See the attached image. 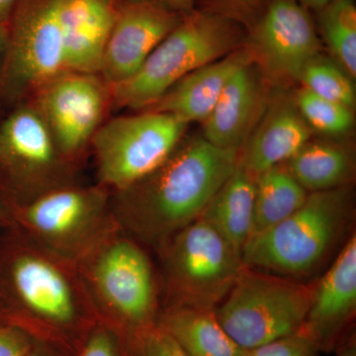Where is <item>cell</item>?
<instances>
[{
	"label": "cell",
	"mask_w": 356,
	"mask_h": 356,
	"mask_svg": "<svg viewBox=\"0 0 356 356\" xmlns=\"http://www.w3.org/2000/svg\"><path fill=\"white\" fill-rule=\"evenodd\" d=\"M300 113L314 133L322 137L344 139L355 127V110L299 88L293 92Z\"/></svg>",
	"instance_id": "26"
},
{
	"label": "cell",
	"mask_w": 356,
	"mask_h": 356,
	"mask_svg": "<svg viewBox=\"0 0 356 356\" xmlns=\"http://www.w3.org/2000/svg\"><path fill=\"white\" fill-rule=\"evenodd\" d=\"M126 356H188L158 325L145 327L124 339Z\"/></svg>",
	"instance_id": "27"
},
{
	"label": "cell",
	"mask_w": 356,
	"mask_h": 356,
	"mask_svg": "<svg viewBox=\"0 0 356 356\" xmlns=\"http://www.w3.org/2000/svg\"><path fill=\"white\" fill-rule=\"evenodd\" d=\"M334 356H356L355 334H351L341 346L334 351Z\"/></svg>",
	"instance_id": "35"
},
{
	"label": "cell",
	"mask_w": 356,
	"mask_h": 356,
	"mask_svg": "<svg viewBox=\"0 0 356 356\" xmlns=\"http://www.w3.org/2000/svg\"><path fill=\"white\" fill-rule=\"evenodd\" d=\"M26 356H70L56 346L35 339L31 350Z\"/></svg>",
	"instance_id": "33"
},
{
	"label": "cell",
	"mask_w": 356,
	"mask_h": 356,
	"mask_svg": "<svg viewBox=\"0 0 356 356\" xmlns=\"http://www.w3.org/2000/svg\"><path fill=\"white\" fill-rule=\"evenodd\" d=\"M317 29L332 58L356 79V6L355 0H331L316 13Z\"/></svg>",
	"instance_id": "24"
},
{
	"label": "cell",
	"mask_w": 356,
	"mask_h": 356,
	"mask_svg": "<svg viewBox=\"0 0 356 356\" xmlns=\"http://www.w3.org/2000/svg\"><path fill=\"white\" fill-rule=\"evenodd\" d=\"M353 216L351 185L312 192L284 221L248 241L243 266L294 280L311 275L343 242Z\"/></svg>",
	"instance_id": "3"
},
{
	"label": "cell",
	"mask_w": 356,
	"mask_h": 356,
	"mask_svg": "<svg viewBox=\"0 0 356 356\" xmlns=\"http://www.w3.org/2000/svg\"><path fill=\"white\" fill-rule=\"evenodd\" d=\"M7 25L0 24V76H1L2 65H3L4 55H6L7 46Z\"/></svg>",
	"instance_id": "37"
},
{
	"label": "cell",
	"mask_w": 356,
	"mask_h": 356,
	"mask_svg": "<svg viewBox=\"0 0 356 356\" xmlns=\"http://www.w3.org/2000/svg\"><path fill=\"white\" fill-rule=\"evenodd\" d=\"M355 79L332 58L318 54L302 70L299 83L314 95L355 110L356 104Z\"/></svg>",
	"instance_id": "25"
},
{
	"label": "cell",
	"mask_w": 356,
	"mask_h": 356,
	"mask_svg": "<svg viewBox=\"0 0 356 356\" xmlns=\"http://www.w3.org/2000/svg\"><path fill=\"white\" fill-rule=\"evenodd\" d=\"M257 178L238 165L199 217L241 254L252 233Z\"/></svg>",
	"instance_id": "22"
},
{
	"label": "cell",
	"mask_w": 356,
	"mask_h": 356,
	"mask_svg": "<svg viewBox=\"0 0 356 356\" xmlns=\"http://www.w3.org/2000/svg\"><path fill=\"white\" fill-rule=\"evenodd\" d=\"M312 11L297 0H269L245 44L273 88L299 83L302 70L322 50Z\"/></svg>",
	"instance_id": "12"
},
{
	"label": "cell",
	"mask_w": 356,
	"mask_h": 356,
	"mask_svg": "<svg viewBox=\"0 0 356 356\" xmlns=\"http://www.w3.org/2000/svg\"><path fill=\"white\" fill-rule=\"evenodd\" d=\"M188 126L175 115L152 110L102 124L90 143L97 184L116 192L147 177L177 149Z\"/></svg>",
	"instance_id": "9"
},
{
	"label": "cell",
	"mask_w": 356,
	"mask_h": 356,
	"mask_svg": "<svg viewBox=\"0 0 356 356\" xmlns=\"http://www.w3.org/2000/svg\"><path fill=\"white\" fill-rule=\"evenodd\" d=\"M156 252L165 292L161 308L214 310L245 268L242 254L200 218L168 238Z\"/></svg>",
	"instance_id": "7"
},
{
	"label": "cell",
	"mask_w": 356,
	"mask_h": 356,
	"mask_svg": "<svg viewBox=\"0 0 356 356\" xmlns=\"http://www.w3.org/2000/svg\"><path fill=\"white\" fill-rule=\"evenodd\" d=\"M240 152L210 144L202 135L184 139L153 172L111 192L122 232L156 250L197 220L238 165Z\"/></svg>",
	"instance_id": "2"
},
{
	"label": "cell",
	"mask_w": 356,
	"mask_h": 356,
	"mask_svg": "<svg viewBox=\"0 0 356 356\" xmlns=\"http://www.w3.org/2000/svg\"><path fill=\"white\" fill-rule=\"evenodd\" d=\"M100 324L127 339L156 324L159 278L145 245L117 229L76 266Z\"/></svg>",
	"instance_id": "4"
},
{
	"label": "cell",
	"mask_w": 356,
	"mask_h": 356,
	"mask_svg": "<svg viewBox=\"0 0 356 356\" xmlns=\"http://www.w3.org/2000/svg\"><path fill=\"white\" fill-rule=\"evenodd\" d=\"M283 168L308 193L348 186L355 173V156L344 139L312 137Z\"/></svg>",
	"instance_id": "20"
},
{
	"label": "cell",
	"mask_w": 356,
	"mask_h": 356,
	"mask_svg": "<svg viewBox=\"0 0 356 356\" xmlns=\"http://www.w3.org/2000/svg\"><path fill=\"white\" fill-rule=\"evenodd\" d=\"M18 0H0V24L7 25Z\"/></svg>",
	"instance_id": "36"
},
{
	"label": "cell",
	"mask_w": 356,
	"mask_h": 356,
	"mask_svg": "<svg viewBox=\"0 0 356 356\" xmlns=\"http://www.w3.org/2000/svg\"><path fill=\"white\" fill-rule=\"evenodd\" d=\"M182 17L163 0H119L100 70L105 83L132 76Z\"/></svg>",
	"instance_id": "14"
},
{
	"label": "cell",
	"mask_w": 356,
	"mask_h": 356,
	"mask_svg": "<svg viewBox=\"0 0 356 356\" xmlns=\"http://www.w3.org/2000/svg\"><path fill=\"white\" fill-rule=\"evenodd\" d=\"M308 194L281 165L259 175L257 178L250 238L284 221L303 205Z\"/></svg>",
	"instance_id": "23"
},
{
	"label": "cell",
	"mask_w": 356,
	"mask_h": 356,
	"mask_svg": "<svg viewBox=\"0 0 356 356\" xmlns=\"http://www.w3.org/2000/svg\"><path fill=\"white\" fill-rule=\"evenodd\" d=\"M250 62L254 60L243 43L225 57L187 74L158 102L145 110L172 114L188 124L204 123L232 76Z\"/></svg>",
	"instance_id": "19"
},
{
	"label": "cell",
	"mask_w": 356,
	"mask_h": 356,
	"mask_svg": "<svg viewBox=\"0 0 356 356\" xmlns=\"http://www.w3.org/2000/svg\"><path fill=\"white\" fill-rule=\"evenodd\" d=\"M33 98L63 158L77 170L111 105L110 86L100 74L67 72Z\"/></svg>",
	"instance_id": "13"
},
{
	"label": "cell",
	"mask_w": 356,
	"mask_h": 356,
	"mask_svg": "<svg viewBox=\"0 0 356 356\" xmlns=\"http://www.w3.org/2000/svg\"><path fill=\"white\" fill-rule=\"evenodd\" d=\"M34 341L24 330L0 323V356H26Z\"/></svg>",
	"instance_id": "31"
},
{
	"label": "cell",
	"mask_w": 356,
	"mask_h": 356,
	"mask_svg": "<svg viewBox=\"0 0 356 356\" xmlns=\"http://www.w3.org/2000/svg\"><path fill=\"white\" fill-rule=\"evenodd\" d=\"M269 0H196L199 10L234 21L250 29L268 4Z\"/></svg>",
	"instance_id": "28"
},
{
	"label": "cell",
	"mask_w": 356,
	"mask_h": 356,
	"mask_svg": "<svg viewBox=\"0 0 356 356\" xmlns=\"http://www.w3.org/2000/svg\"><path fill=\"white\" fill-rule=\"evenodd\" d=\"M76 356H124V341L113 330L98 324Z\"/></svg>",
	"instance_id": "30"
},
{
	"label": "cell",
	"mask_w": 356,
	"mask_h": 356,
	"mask_svg": "<svg viewBox=\"0 0 356 356\" xmlns=\"http://www.w3.org/2000/svg\"><path fill=\"white\" fill-rule=\"evenodd\" d=\"M156 325L165 330L188 356H245L225 332L214 310L187 306H165Z\"/></svg>",
	"instance_id": "21"
},
{
	"label": "cell",
	"mask_w": 356,
	"mask_h": 356,
	"mask_svg": "<svg viewBox=\"0 0 356 356\" xmlns=\"http://www.w3.org/2000/svg\"><path fill=\"white\" fill-rule=\"evenodd\" d=\"M315 285L245 266L215 316L236 343L252 350L303 327Z\"/></svg>",
	"instance_id": "8"
},
{
	"label": "cell",
	"mask_w": 356,
	"mask_h": 356,
	"mask_svg": "<svg viewBox=\"0 0 356 356\" xmlns=\"http://www.w3.org/2000/svg\"><path fill=\"white\" fill-rule=\"evenodd\" d=\"M13 228L77 266L119 229L111 192L102 185H67L15 207Z\"/></svg>",
	"instance_id": "6"
},
{
	"label": "cell",
	"mask_w": 356,
	"mask_h": 356,
	"mask_svg": "<svg viewBox=\"0 0 356 356\" xmlns=\"http://www.w3.org/2000/svg\"><path fill=\"white\" fill-rule=\"evenodd\" d=\"M119 0H60L67 72L99 74Z\"/></svg>",
	"instance_id": "18"
},
{
	"label": "cell",
	"mask_w": 356,
	"mask_h": 356,
	"mask_svg": "<svg viewBox=\"0 0 356 356\" xmlns=\"http://www.w3.org/2000/svg\"><path fill=\"white\" fill-rule=\"evenodd\" d=\"M273 88L254 62L232 76L203 124L202 137L210 144L241 151L266 109Z\"/></svg>",
	"instance_id": "17"
},
{
	"label": "cell",
	"mask_w": 356,
	"mask_h": 356,
	"mask_svg": "<svg viewBox=\"0 0 356 356\" xmlns=\"http://www.w3.org/2000/svg\"><path fill=\"white\" fill-rule=\"evenodd\" d=\"M124 356H125V353H124Z\"/></svg>",
	"instance_id": "39"
},
{
	"label": "cell",
	"mask_w": 356,
	"mask_h": 356,
	"mask_svg": "<svg viewBox=\"0 0 356 356\" xmlns=\"http://www.w3.org/2000/svg\"><path fill=\"white\" fill-rule=\"evenodd\" d=\"M300 4L305 6L306 8H308L310 11H314V13H317V11L322 9L323 7L327 6L331 0H297Z\"/></svg>",
	"instance_id": "38"
},
{
	"label": "cell",
	"mask_w": 356,
	"mask_h": 356,
	"mask_svg": "<svg viewBox=\"0 0 356 356\" xmlns=\"http://www.w3.org/2000/svg\"><path fill=\"white\" fill-rule=\"evenodd\" d=\"M356 236L346 241L329 270L316 283L304 327L322 353H332L355 334Z\"/></svg>",
	"instance_id": "15"
},
{
	"label": "cell",
	"mask_w": 356,
	"mask_h": 356,
	"mask_svg": "<svg viewBox=\"0 0 356 356\" xmlns=\"http://www.w3.org/2000/svg\"><path fill=\"white\" fill-rule=\"evenodd\" d=\"M163 1L173 10L184 15L195 9L196 0H163Z\"/></svg>",
	"instance_id": "34"
},
{
	"label": "cell",
	"mask_w": 356,
	"mask_h": 356,
	"mask_svg": "<svg viewBox=\"0 0 356 356\" xmlns=\"http://www.w3.org/2000/svg\"><path fill=\"white\" fill-rule=\"evenodd\" d=\"M76 170L60 151L34 103L20 105L0 125V175L16 206L76 184Z\"/></svg>",
	"instance_id": "11"
},
{
	"label": "cell",
	"mask_w": 356,
	"mask_h": 356,
	"mask_svg": "<svg viewBox=\"0 0 356 356\" xmlns=\"http://www.w3.org/2000/svg\"><path fill=\"white\" fill-rule=\"evenodd\" d=\"M247 30L222 16L193 9L149 54L139 70L110 86L111 105L145 110L194 70L245 43Z\"/></svg>",
	"instance_id": "5"
},
{
	"label": "cell",
	"mask_w": 356,
	"mask_h": 356,
	"mask_svg": "<svg viewBox=\"0 0 356 356\" xmlns=\"http://www.w3.org/2000/svg\"><path fill=\"white\" fill-rule=\"evenodd\" d=\"M322 351L305 327L288 336L274 339L252 350L245 356H321Z\"/></svg>",
	"instance_id": "29"
},
{
	"label": "cell",
	"mask_w": 356,
	"mask_h": 356,
	"mask_svg": "<svg viewBox=\"0 0 356 356\" xmlns=\"http://www.w3.org/2000/svg\"><path fill=\"white\" fill-rule=\"evenodd\" d=\"M0 323L70 356L100 324L76 266L13 227L0 229Z\"/></svg>",
	"instance_id": "1"
},
{
	"label": "cell",
	"mask_w": 356,
	"mask_h": 356,
	"mask_svg": "<svg viewBox=\"0 0 356 356\" xmlns=\"http://www.w3.org/2000/svg\"><path fill=\"white\" fill-rule=\"evenodd\" d=\"M60 0H18L7 23L0 89L14 100L33 96L67 72Z\"/></svg>",
	"instance_id": "10"
},
{
	"label": "cell",
	"mask_w": 356,
	"mask_h": 356,
	"mask_svg": "<svg viewBox=\"0 0 356 356\" xmlns=\"http://www.w3.org/2000/svg\"><path fill=\"white\" fill-rule=\"evenodd\" d=\"M314 137L288 89L273 88L266 109L238 154V165L259 177L282 165Z\"/></svg>",
	"instance_id": "16"
},
{
	"label": "cell",
	"mask_w": 356,
	"mask_h": 356,
	"mask_svg": "<svg viewBox=\"0 0 356 356\" xmlns=\"http://www.w3.org/2000/svg\"><path fill=\"white\" fill-rule=\"evenodd\" d=\"M16 203L0 175V229L13 226V214Z\"/></svg>",
	"instance_id": "32"
}]
</instances>
